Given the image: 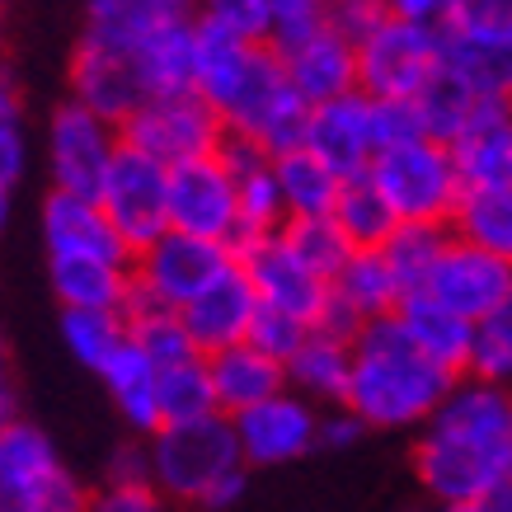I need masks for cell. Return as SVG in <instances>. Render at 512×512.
<instances>
[{"label":"cell","instance_id":"31","mask_svg":"<svg viewBox=\"0 0 512 512\" xmlns=\"http://www.w3.org/2000/svg\"><path fill=\"white\" fill-rule=\"evenodd\" d=\"M287 390L306 395L311 404H343L348 390V343L329 339V334H306V343L282 362Z\"/></svg>","mask_w":512,"mask_h":512},{"label":"cell","instance_id":"24","mask_svg":"<svg viewBox=\"0 0 512 512\" xmlns=\"http://www.w3.org/2000/svg\"><path fill=\"white\" fill-rule=\"evenodd\" d=\"M207 381H212V400H217V414L235 419L254 409L259 400L287 390V376H282V362L278 357L259 353L254 343H231L221 353H207Z\"/></svg>","mask_w":512,"mask_h":512},{"label":"cell","instance_id":"49","mask_svg":"<svg viewBox=\"0 0 512 512\" xmlns=\"http://www.w3.org/2000/svg\"><path fill=\"white\" fill-rule=\"evenodd\" d=\"M386 15H400V19H419V24H437L447 0H381Z\"/></svg>","mask_w":512,"mask_h":512},{"label":"cell","instance_id":"19","mask_svg":"<svg viewBox=\"0 0 512 512\" xmlns=\"http://www.w3.org/2000/svg\"><path fill=\"white\" fill-rule=\"evenodd\" d=\"M66 85H71V99H76V104H85V109L99 113V118H109L113 127H123L127 113L146 99L137 66H132V52L94 43V38H80L76 43Z\"/></svg>","mask_w":512,"mask_h":512},{"label":"cell","instance_id":"41","mask_svg":"<svg viewBox=\"0 0 512 512\" xmlns=\"http://www.w3.org/2000/svg\"><path fill=\"white\" fill-rule=\"evenodd\" d=\"M193 19L217 24V29L249 38V43H268L273 10H268V0H193Z\"/></svg>","mask_w":512,"mask_h":512},{"label":"cell","instance_id":"33","mask_svg":"<svg viewBox=\"0 0 512 512\" xmlns=\"http://www.w3.org/2000/svg\"><path fill=\"white\" fill-rule=\"evenodd\" d=\"M132 66H137L146 99L151 94L193 90V19L156 33V38H146L141 47H132Z\"/></svg>","mask_w":512,"mask_h":512},{"label":"cell","instance_id":"30","mask_svg":"<svg viewBox=\"0 0 512 512\" xmlns=\"http://www.w3.org/2000/svg\"><path fill=\"white\" fill-rule=\"evenodd\" d=\"M329 292L339 296L362 325H367V320H381V315H395V306L404 301L400 282H395L390 264L381 259V249H353L348 264L334 273Z\"/></svg>","mask_w":512,"mask_h":512},{"label":"cell","instance_id":"9","mask_svg":"<svg viewBox=\"0 0 512 512\" xmlns=\"http://www.w3.org/2000/svg\"><path fill=\"white\" fill-rule=\"evenodd\" d=\"M118 137L170 170V165H184V160L212 156L226 141V127H221L217 109L202 94L184 90V94H151V99H141L137 109L123 118Z\"/></svg>","mask_w":512,"mask_h":512},{"label":"cell","instance_id":"12","mask_svg":"<svg viewBox=\"0 0 512 512\" xmlns=\"http://www.w3.org/2000/svg\"><path fill=\"white\" fill-rule=\"evenodd\" d=\"M99 212L109 217L113 235L127 245V254H137L156 240L160 231H170V207H165V165L151 156H141L137 146H118L104 184L94 193Z\"/></svg>","mask_w":512,"mask_h":512},{"label":"cell","instance_id":"51","mask_svg":"<svg viewBox=\"0 0 512 512\" xmlns=\"http://www.w3.org/2000/svg\"><path fill=\"white\" fill-rule=\"evenodd\" d=\"M19 414V390H15V372H10V353H5V339H0V423Z\"/></svg>","mask_w":512,"mask_h":512},{"label":"cell","instance_id":"13","mask_svg":"<svg viewBox=\"0 0 512 512\" xmlns=\"http://www.w3.org/2000/svg\"><path fill=\"white\" fill-rule=\"evenodd\" d=\"M165 207H170V226L202 240H235V179L221 151L165 170Z\"/></svg>","mask_w":512,"mask_h":512},{"label":"cell","instance_id":"29","mask_svg":"<svg viewBox=\"0 0 512 512\" xmlns=\"http://www.w3.org/2000/svg\"><path fill=\"white\" fill-rule=\"evenodd\" d=\"M99 381L109 386L118 414H123L137 433H156L160 428V414H156V362L141 353L132 339L118 343V353L99 367Z\"/></svg>","mask_w":512,"mask_h":512},{"label":"cell","instance_id":"47","mask_svg":"<svg viewBox=\"0 0 512 512\" xmlns=\"http://www.w3.org/2000/svg\"><path fill=\"white\" fill-rule=\"evenodd\" d=\"M0 127H24V90L5 62H0Z\"/></svg>","mask_w":512,"mask_h":512},{"label":"cell","instance_id":"4","mask_svg":"<svg viewBox=\"0 0 512 512\" xmlns=\"http://www.w3.org/2000/svg\"><path fill=\"white\" fill-rule=\"evenodd\" d=\"M146 447V475L160 489V498L170 503H202V494L240 470V447H235V428L226 414H202L188 423H160Z\"/></svg>","mask_w":512,"mask_h":512},{"label":"cell","instance_id":"34","mask_svg":"<svg viewBox=\"0 0 512 512\" xmlns=\"http://www.w3.org/2000/svg\"><path fill=\"white\" fill-rule=\"evenodd\" d=\"M329 217L334 226L343 231V240L353 249H381L390 240V231L400 226L395 212L386 207V198L376 193V184L367 174H353V179H343L339 184V198L329 207Z\"/></svg>","mask_w":512,"mask_h":512},{"label":"cell","instance_id":"36","mask_svg":"<svg viewBox=\"0 0 512 512\" xmlns=\"http://www.w3.org/2000/svg\"><path fill=\"white\" fill-rule=\"evenodd\" d=\"M484 99L475 90H470L466 80H456L442 66L428 85L419 90V99H414V113H419V127H423V137H433V141H442L447 146L461 127L475 118V109H480Z\"/></svg>","mask_w":512,"mask_h":512},{"label":"cell","instance_id":"54","mask_svg":"<svg viewBox=\"0 0 512 512\" xmlns=\"http://www.w3.org/2000/svg\"><path fill=\"white\" fill-rule=\"evenodd\" d=\"M5 226H10V193H0V235H5Z\"/></svg>","mask_w":512,"mask_h":512},{"label":"cell","instance_id":"55","mask_svg":"<svg viewBox=\"0 0 512 512\" xmlns=\"http://www.w3.org/2000/svg\"><path fill=\"white\" fill-rule=\"evenodd\" d=\"M329 10H334V5H381V0H325Z\"/></svg>","mask_w":512,"mask_h":512},{"label":"cell","instance_id":"16","mask_svg":"<svg viewBox=\"0 0 512 512\" xmlns=\"http://www.w3.org/2000/svg\"><path fill=\"white\" fill-rule=\"evenodd\" d=\"M231 254L240 273L249 278V287H254V296H259V306H273V311H287L296 320L315 325V315H320L329 296V282L315 278L311 268L287 249V240L278 231L259 235V240H240V245H231Z\"/></svg>","mask_w":512,"mask_h":512},{"label":"cell","instance_id":"44","mask_svg":"<svg viewBox=\"0 0 512 512\" xmlns=\"http://www.w3.org/2000/svg\"><path fill=\"white\" fill-rule=\"evenodd\" d=\"M85 512H165V498L151 480H104L85 498Z\"/></svg>","mask_w":512,"mask_h":512},{"label":"cell","instance_id":"22","mask_svg":"<svg viewBox=\"0 0 512 512\" xmlns=\"http://www.w3.org/2000/svg\"><path fill=\"white\" fill-rule=\"evenodd\" d=\"M217 151L231 165V179H235V240L231 245L282 231L287 207H282L278 179H273V156L240 137H226Z\"/></svg>","mask_w":512,"mask_h":512},{"label":"cell","instance_id":"48","mask_svg":"<svg viewBox=\"0 0 512 512\" xmlns=\"http://www.w3.org/2000/svg\"><path fill=\"white\" fill-rule=\"evenodd\" d=\"M245 470H249V466L231 470V475H221V480L212 484L207 494H202V508H212V512H221V508H235V503L245 498V480H249Z\"/></svg>","mask_w":512,"mask_h":512},{"label":"cell","instance_id":"6","mask_svg":"<svg viewBox=\"0 0 512 512\" xmlns=\"http://www.w3.org/2000/svg\"><path fill=\"white\" fill-rule=\"evenodd\" d=\"M442 66L480 99H512V0H447Z\"/></svg>","mask_w":512,"mask_h":512},{"label":"cell","instance_id":"52","mask_svg":"<svg viewBox=\"0 0 512 512\" xmlns=\"http://www.w3.org/2000/svg\"><path fill=\"white\" fill-rule=\"evenodd\" d=\"M484 512H512V480L503 484V489H494V494L484 498Z\"/></svg>","mask_w":512,"mask_h":512},{"label":"cell","instance_id":"2","mask_svg":"<svg viewBox=\"0 0 512 512\" xmlns=\"http://www.w3.org/2000/svg\"><path fill=\"white\" fill-rule=\"evenodd\" d=\"M451 386L456 376L423 357L395 315L367 320L348 343L343 409H353L367 428H423Z\"/></svg>","mask_w":512,"mask_h":512},{"label":"cell","instance_id":"7","mask_svg":"<svg viewBox=\"0 0 512 512\" xmlns=\"http://www.w3.org/2000/svg\"><path fill=\"white\" fill-rule=\"evenodd\" d=\"M90 489L29 419L0 423V512H85Z\"/></svg>","mask_w":512,"mask_h":512},{"label":"cell","instance_id":"39","mask_svg":"<svg viewBox=\"0 0 512 512\" xmlns=\"http://www.w3.org/2000/svg\"><path fill=\"white\" fill-rule=\"evenodd\" d=\"M447 235H451L447 226H404V221L390 231V240L381 245V259L390 264V273H395L404 296H414L423 287L433 259L442 254V245H447Z\"/></svg>","mask_w":512,"mask_h":512},{"label":"cell","instance_id":"46","mask_svg":"<svg viewBox=\"0 0 512 512\" xmlns=\"http://www.w3.org/2000/svg\"><path fill=\"white\" fill-rule=\"evenodd\" d=\"M334 414H320V433H315V447H357L362 442V433H367V423L357 419L353 409H343V404H329Z\"/></svg>","mask_w":512,"mask_h":512},{"label":"cell","instance_id":"3","mask_svg":"<svg viewBox=\"0 0 512 512\" xmlns=\"http://www.w3.org/2000/svg\"><path fill=\"white\" fill-rule=\"evenodd\" d=\"M207 104L217 109L226 137L249 141V146H259V151H268V156L301 146L306 113H311L306 104H301V94L287 85L278 52H273L268 43L249 47V57L235 66V76L226 80Z\"/></svg>","mask_w":512,"mask_h":512},{"label":"cell","instance_id":"5","mask_svg":"<svg viewBox=\"0 0 512 512\" xmlns=\"http://www.w3.org/2000/svg\"><path fill=\"white\" fill-rule=\"evenodd\" d=\"M367 179L404 226H447L451 212H456V198H461L451 151L433 137H409L395 141V146H381L372 165H367Z\"/></svg>","mask_w":512,"mask_h":512},{"label":"cell","instance_id":"35","mask_svg":"<svg viewBox=\"0 0 512 512\" xmlns=\"http://www.w3.org/2000/svg\"><path fill=\"white\" fill-rule=\"evenodd\" d=\"M156 414L160 423H188V419H202V414H217L202 353L184 357V362H170V367H156Z\"/></svg>","mask_w":512,"mask_h":512},{"label":"cell","instance_id":"38","mask_svg":"<svg viewBox=\"0 0 512 512\" xmlns=\"http://www.w3.org/2000/svg\"><path fill=\"white\" fill-rule=\"evenodd\" d=\"M278 235L287 240V249H292L296 259L325 282H334V273H339V268L348 264V254H353V245L343 240L334 217H287Z\"/></svg>","mask_w":512,"mask_h":512},{"label":"cell","instance_id":"43","mask_svg":"<svg viewBox=\"0 0 512 512\" xmlns=\"http://www.w3.org/2000/svg\"><path fill=\"white\" fill-rule=\"evenodd\" d=\"M268 10H273V24H268V47H273V52L296 43L301 33L320 29L329 19L325 0H268Z\"/></svg>","mask_w":512,"mask_h":512},{"label":"cell","instance_id":"28","mask_svg":"<svg viewBox=\"0 0 512 512\" xmlns=\"http://www.w3.org/2000/svg\"><path fill=\"white\" fill-rule=\"evenodd\" d=\"M447 231L512 264V188H461Z\"/></svg>","mask_w":512,"mask_h":512},{"label":"cell","instance_id":"18","mask_svg":"<svg viewBox=\"0 0 512 512\" xmlns=\"http://www.w3.org/2000/svg\"><path fill=\"white\" fill-rule=\"evenodd\" d=\"M282 76L301 94V104L315 109V104H329L339 94L357 90V57H353V38H343L334 24H320V29L301 33L296 43L278 47Z\"/></svg>","mask_w":512,"mask_h":512},{"label":"cell","instance_id":"32","mask_svg":"<svg viewBox=\"0 0 512 512\" xmlns=\"http://www.w3.org/2000/svg\"><path fill=\"white\" fill-rule=\"evenodd\" d=\"M273 179H278L282 207L287 217H329V207L339 198V174L329 170L320 156H311L306 146L278 151L273 156Z\"/></svg>","mask_w":512,"mask_h":512},{"label":"cell","instance_id":"40","mask_svg":"<svg viewBox=\"0 0 512 512\" xmlns=\"http://www.w3.org/2000/svg\"><path fill=\"white\" fill-rule=\"evenodd\" d=\"M127 339L123 311H62V343L80 367L99 372Z\"/></svg>","mask_w":512,"mask_h":512},{"label":"cell","instance_id":"25","mask_svg":"<svg viewBox=\"0 0 512 512\" xmlns=\"http://www.w3.org/2000/svg\"><path fill=\"white\" fill-rule=\"evenodd\" d=\"M47 282L62 311H123L132 292V264L94 254H47Z\"/></svg>","mask_w":512,"mask_h":512},{"label":"cell","instance_id":"45","mask_svg":"<svg viewBox=\"0 0 512 512\" xmlns=\"http://www.w3.org/2000/svg\"><path fill=\"white\" fill-rule=\"evenodd\" d=\"M24 174H29V132L24 127H0V193L15 198Z\"/></svg>","mask_w":512,"mask_h":512},{"label":"cell","instance_id":"23","mask_svg":"<svg viewBox=\"0 0 512 512\" xmlns=\"http://www.w3.org/2000/svg\"><path fill=\"white\" fill-rule=\"evenodd\" d=\"M43 245L47 254H94V259L132 264L127 245L99 212V202L80 198V193H57V188L43 198Z\"/></svg>","mask_w":512,"mask_h":512},{"label":"cell","instance_id":"14","mask_svg":"<svg viewBox=\"0 0 512 512\" xmlns=\"http://www.w3.org/2000/svg\"><path fill=\"white\" fill-rule=\"evenodd\" d=\"M419 292L428 296V301H437L442 311L461 315V320L475 325V320H484V315L512 292V264H503L494 254H484V249L447 235V245H442V254L433 259V268H428V278H423Z\"/></svg>","mask_w":512,"mask_h":512},{"label":"cell","instance_id":"57","mask_svg":"<svg viewBox=\"0 0 512 512\" xmlns=\"http://www.w3.org/2000/svg\"><path fill=\"white\" fill-rule=\"evenodd\" d=\"M5 5H10V0H0V15H5Z\"/></svg>","mask_w":512,"mask_h":512},{"label":"cell","instance_id":"11","mask_svg":"<svg viewBox=\"0 0 512 512\" xmlns=\"http://www.w3.org/2000/svg\"><path fill=\"white\" fill-rule=\"evenodd\" d=\"M118 127L109 118L90 113L85 104L66 99L52 109L43 132V160H47V179L57 193H80V198H94L104 174H109L113 156H118Z\"/></svg>","mask_w":512,"mask_h":512},{"label":"cell","instance_id":"17","mask_svg":"<svg viewBox=\"0 0 512 512\" xmlns=\"http://www.w3.org/2000/svg\"><path fill=\"white\" fill-rule=\"evenodd\" d=\"M301 146L320 156L339 179L367 174L372 156L381 151V127H376V99L362 90H348L329 104H315L306 113Z\"/></svg>","mask_w":512,"mask_h":512},{"label":"cell","instance_id":"1","mask_svg":"<svg viewBox=\"0 0 512 512\" xmlns=\"http://www.w3.org/2000/svg\"><path fill=\"white\" fill-rule=\"evenodd\" d=\"M414 470L433 503H484L512 480V386L456 376L414 447Z\"/></svg>","mask_w":512,"mask_h":512},{"label":"cell","instance_id":"10","mask_svg":"<svg viewBox=\"0 0 512 512\" xmlns=\"http://www.w3.org/2000/svg\"><path fill=\"white\" fill-rule=\"evenodd\" d=\"M231 264H235L231 245L202 240V235H188V231H174L170 226V231H160L146 249L132 254V287H137L146 301L179 311V306H188L207 282L221 278Z\"/></svg>","mask_w":512,"mask_h":512},{"label":"cell","instance_id":"21","mask_svg":"<svg viewBox=\"0 0 512 512\" xmlns=\"http://www.w3.org/2000/svg\"><path fill=\"white\" fill-rule=\"evenodd\" d=\"M447 151L461 188H512V99H484Z\"/></svg>","mask_w":512,"mask_h":512},{"label":"cell","instance_id":"8","mask_svg":"<svg viewBox=\"0 0 512 512\" xmlns=\"http://www.w3.org/2000/svg\"><path fill=\"white\" fill-rule=\"evenodd\" d=\"M353 57H357V90L362 94L414 104L423 85L442 71V38H437V24L381 15L353 43Z\"/></svg>","mask_w":512,"mask_h":512},{"label":"cell","instance_id":"50","mask_svg":"<svg viewBox=\"0 0 512 512\" xmlns=\"http://www.w3.org/2000/svg\"><path fill=\"white\" fill-rule=\"evenodd\" d=\"M109 480H151L146 475V447H123L109 461Z\"/></svg>","mask_w":512,"mask_h":512},{"label":"cell","instance_id":"42","mask_svg":"<svg viewBox=\"0 0 512 512\" xmlns=\"http://www.w3.org/2000/svg\"><path fill=\"white\" fill-rule=\"evenodd\" d=\"M306 334H311L306 320H296V315H287V311H273V306H259V311H254V325H249V334H245V343H254L259 353L287 362V357L306 343Z\"/></svg>","mask_w":512,"mask_h":512},{"label":"cell","instance_id":"37","mask_svg":"<svg viewBox=\"0 0 512 512\" xmlns=\"http://www.w3.org/2000/svg\"><path fill=\"white\" fill-rule=\"evenodd\" d=\"M466 376L489 386H512V292L470 329Z\"/></svg>","mask_w":512,"mask_h":512},{"label":"cell","instance_id":"15","mask_svg":"<svg viewBox=\"0 0 512 512\" xmlns=\"http://www.w3.org/2000/svg\"><path fill=\"white\" fill-rule=\"evenodd\" d=\"M231 428L245 466H287V461H301L306 451H315L320 404H311L296 390H278L254 409L235 414Z\"/></svg>","mask_w":512,"mask_h":512},{"label":"cell","instance_id":"26","mask_svg":"<svg viewBox=\"0 0 512 512\" xmlns=\"http://www.w3.org/2000/svg\"><path fill=\"white\" fill-rule=\"evenodd\" d=\"M193 19V0H85V33L94 43L109 47H141L146 38L188 24Z\"/></svg>","mask_w":512,"mask_h":512},{"label":"cell","instance_id":"56","mask_svg":"<svg viewBox=\"0 0 512 512\" xmlns=\"http://www.w3.org/2000/svg\"><path fill=\"white\" fill-rule=\"evenodd\" d=\"M0 52H5V24H0Z\"/></svg>","mask_w":512,"mask_h":512},{"label":"cell","instance_id":"53","mask_svg":"<svg viewBox=\"0 0 512 512\" xmlns=\"http://www.w3.org/2000/svg\"><path fill=\"white\" fill-rule=\"evenodd\" d=\"M423 512H484V503H428Z\"/></svg>","mask_w":512,"mask_h":512},{"label":"cell","instance_id":"27","mask_svg":"<svg viewBox=\"0 0 512 512\" xmlns=\"http://www.w3.org/2000/svg\"><path fill=\"white\" fill-rule=\"evenodd\" d=\"M395 320H400V329L414 339V348H419L423 357H433L437 367H447L451 376H466V357H470V320H461V315L442 311L437 301H428L423 292L404 296L400 306H395Z\"/></svg>","mask_w":512,"mask_h":512},{"label":"cell","instance_id":"20","mask_svg":"<svg viewBox=\"0 0 512 512\" xmlns=\"http://www.w3.org/2000/svg\"><path fill=\"white\" fill-rule=\"evenodd\" d=\"M254 311H259V296L240 273V264H231L221 278L207 282L188 306H179V320H184V334L193 339V348L207 357L231 348V343H245Z\"/></svg>","mask_w":512,"mask_h":512}]
</instances>
